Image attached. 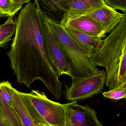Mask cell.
<instances>
[{
    "label": "cell",
    "mask_w": 126,
    "mask_h": 126,
    "mask_svg": "<svg viewBox=\"0 0 126 126\" xmlns=\"http://www.w3.org/2000/svg\"><path fill=\"white\" fill-rule=\"evenodd\" d=\"M15 22L16 32L7 55L17 82L29 87L35 80H40L54 98L59 99L63 84L46 54L36 3H27Z\"/></svg>",
    "instance_id": "cell-1"
},
{
    "label": "cell",
    "mask_w": 126,
    "mask_h": 126,
    "mask_svg": "<svg viewBox=\"0 0 126 126\" xmlns=\"http://www.w3.org/2000/svg\"><path fill=\"white\" fill-rule=\"evenodd\" d=\"M96 67L106 70L105 85L110 90L126 82V15L105 39L99 50L90 54Z\"/></svg>",
    "instance_id": "cell-2"
},
{
    "label": "cell",
    "mask_w": 126,
    "mask_h": 126,
    "mask_svg": "<svg viewBox=\"0 0 126 126\" xmlns=\"http://www.w3.org/2000/svg\"><path fill=\"white\" fill-rule=\"evenodd\" d=\"M47 19L70 68L72 81L99 74L101 71L91 62L90 54L71 39L59 24Z\"/></svg>",
    "instance_id": "cell-3"
},
{
    "label": "cell",
    "mask_w": 126,
    "mask_h": 126,
    "mask_svg": "<svg viewBox=\"0 0 126 126\" xmlns=\"http://www.w3.org/2000/svg\"><path fill=\"white\" fill-rule=\"evenodd\" d=\"M18 93L32 119L41 118L50 126H65V107L51 101L43 92Z\"/></svg>",
    "instance_id": "cell-4"
},
{
    "label": "cell",
    "mask_w": 126,
    "mask_h": 126,
    "mask_svg": "<svg viewBox=\"0 0 126 126\" xmlns=\"http://www.w3.org/2000/svg\"><path fill=\"white\" fill-rule=\"evenodd\" d=\"M36 5L38 24L44 50L50 64L59 77L66 74L71 77V70L62 48L52 32L45 15Z\"/></svg>",
    "instance_id": "cell-5"
},
{
    "label": "cell",
    "mask_w": 126,
    "mask_h": 126,
    "mask_svg": "<svg viewBox=\"0 0 126 126\" xmlns=\"http://www.w3.org/2000/svg\"><path fill=\"white\" fill-rule=\"evenodd\" d=\"M106 79V72L103 70L98 74L73 81L70 87L65 83L66 99L68 101H77L102 93Z\"/></svg>",
    "instance_id": "cell-6"
},
{
    "label": "cell",
    "mask_w": 126,
    "mask_h": 126,
    "mask_svg": "<svg viewBox=\"0 0 126 126\" xmlns=\"http://www.w3.org/2000/svg\"><path fill=\"white\" fill-rule=\"evenodd\" d=\"M64 105L65 126H103L95 110L88 105L82 106L74 101Z\"/></svg>",
    "instance_id": "cell-7"
},
{
    "label": "cell",
    "mask_w": 126,
    "mask_h": 126,
    "mask_svg": "<svg viewBox=\"0 0 126 126\" xmlns=\"http://www.w3.org/2000/svg\"><path fill=\"white\" fill-rule=\"evenodd\" d=\"M125 15L126 13H119L105 4L81 16L90 18L98 23L105 37L107 34L110 33L119 25Z\"/></svg>",
    "instance_id": "cell-8"
},
{
    "label": "cell",
    "mask_w": 126,
    "mask_h": 126,
    "mask_svg": "<svg viewBox=\"0 0 126 126\" xmlns=\"http://www.w3.org/2000/svg\"><path fill=\"white\" fill-rule=\"evenodd\" d=\"M12 87L8 81L0 82V118L7 126H22L11 103Z\"/></svg>",
    "instance_id": "cell-9"
},
{
    "label": "cell",
    "mask_w": 126,
    "mask_h": 126,
    "mask_svg": "<svg viewBox=\"0 0 126 126\" xmlns=\"http://www.w3.org/2000/svg\"><path fill=\"white\" fill-rule=\"evenodd\" d=\"M66 13L60 25L64 26L69 20L80 16L105 4L103 0H65Z\"/></svg>",
    "instance_id": "cell-10"
},
{
    "label": "cell",
    "mask_w": 126,
    "mask_h": 126,
    "mask_svg": "<svg viewBox=\"0 0 126 126\" xmlns=\"http://www.w3.org/2000/svg\"><path fill=\"white\" fill-rule=\"evenodd\" d=\"M62 27L71 39L90 55L97 52L102 45V40L101 38L90 36L68 26Z\"/></svg>",
    "instance_id": "cell-11"
},
{
    "label": "cell",
    "mask_w": 126,
    "mask_h": 126,
    "mask_svg": "<svg viewBox=\"0 0 126 126\" xmlns=\"http://www.w3.org/2000/svg\"><path fill=\"white\" fill-rule=\"evenodd\" d=\"M46 17L60 24L66 13L64 0H35Z\"/></svg>",
    "instance_id": "cell-12"
},
{
    "label": "cell",
    "mask_w": 126,
    "mask_h": 126,
    "mask_svg": "<svg viewBox=\"0 0 126 126\" xmlns=\"http://www.w3.org/2000/svg\"><path fill=\"white\" fill-rule=\"evenodd\" d=\"M64 26L73 28L92 36L101 39L105 37L99 25L87 17L81 16L74 18L67 22Z\"/></svg>",
    "instance_id": "cell-13"
},
{
    "label": "cell",
    "mask_w": 126,
    "mask_h": 126,
    "mask_svg": "<svg viewBox=\"0 0 126 126\" xmlns=\"http://www.w3.org/2000/svg\"><path fill=\"white\" fill-rule=\"evenodd\" d=\"M11 103L20 120L22 126H40L33 121L18 94V90L13 87L11 89Z\"/></svg>",
    "instance_id": "cell-14"
},
{
    "label": "cell",
    "mask_w": 126,
    "mask_h": 126,
    "mask_svg": "<svg viewBox=\"0 0 126 126\" xmlns=\"http://www.w3.org/2000/svg\"><path fill=\"white\" fill-rule=\"evenodd\" d=\"M29 0H0V17L12 18Z\"/></svg>",
    "instance_id": "cell-15"
},
{
    "label": "cell",
    "mask_w": 126,
    "mask_h": 126,
    "mask_svg": "<svg viewBox=\"0 0 126 126\" xmlns=\"http://www.w3.org/2000/svg\"><path fill=\"white\" fill-rule=\"evenodd\" d=\"M16 29L15 21L10 17L0 25V48L6 47L12 39V36L15 34Z\"/></svg>",
    "instance_id": "cell-16"
},
{
    "label": "cell",
    "mask_w": 126,
    "mask_h": 126,
    "mask_svg": "<svg viewBox=\"0 0 126 126\" xmlns=\"http://www.w3.org/2000/svg\"><path fill=\"white\" fill-rule=\"evenodd\" d=\"M105 98L113 100H119L126 97V82L116 88L102 93Z\"/></svg>",
    "instance_id": "cell-17"
},
{
    "label": "cell",
    "mask_w": 126,
    "mask_h": 126,
    "mask_svg": "<svg viewBox=\"0 0 126 126\" xmlns=\"http://www.w3.org/2000/svg\"><path fill=\"white\" fill-rule=\"evenodd\" d=\"M107 5L114 10H119L125 14L126 12V0H103Z\"/></svg>",
    "instance_id": "cell-18"
},
{
    "label": "cell",
    "mask_w": 126,
    "mask_h": 126,
    "mask_svg": "<svg viewBox=\"0 0 126 126\" xmlns=\"http://www.w3.org/2000/svg\"><path fill=\"white\" fill-rule=\"evenodd\" d=\"M0 126H7L4 122L0 118Z\"/></svg>",
    "instance_id": "cell-19"
},
{
    "label": "cell",
    "mask_w": 126,
    "mask_h": 126,
    "mask_svg": "<svg viewBox=\"0 0 126 126\" xmlns=\"http://www.w3.org/2000/svg\"><path fill=\"white\" fill-rule=\"evenodd\" d=\"M43 126H50L47 124H43Z\"/></svg>",
    "instance_id": "cell-20"
}]
</instances>
